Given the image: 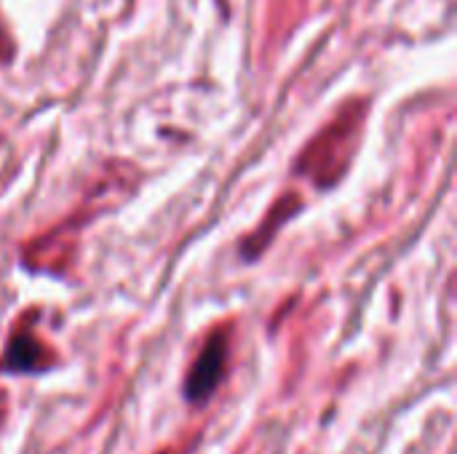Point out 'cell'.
<instances>
[{
	"label": "cell",
	"mask_w": 457,
	"mask_h": 454,
	"mask_svg": "<svg viewBox=\"0 0 457 454\" xmlns=\"http://www.w3.org/2000/svg\"><path fill=\"white\" fill-rule=\"evenodd\" d=\"M359 126H361V107H353L337 123L324 128V134L313 142V147L305 150L303 163L311 166V171H319V174H327L335 163L345 166V161H348L345 155L351 153V142L359 134Z\"/></svg>",
	"instance_id": "obj_2"
},
{
	"label": "cell",
	"mask_w": 457,
	"mask_h": 454,
	"mask_svg": "<svg viewBox=\"0 0 457 454\" xmlns=\"http://www.w3.org/2000/svg\"><path fill=\"white\" fill-rule=\"evenodd\" d=\"M3 361H5V369H11V372H32V369H43L40 364L48 361V351L43 348L40 340H35V334L19 332L8 343Z\"/></svg>",
	"instance_id": "obj_3"
},
{
	"label": "cell",
	"mask_w": 457,
	"mask_h": 454,
	"mask_svg": "<svg viewBox=\"0 0 457 454\" xmlns=\"http://www.w3.org/2000/svg\"><path fill=\"white\" fill-rule=\"evenodd\" d=\"M228 353H230L228 329H220L206 340L204 351L195 356V361H193V367L187 372V380H185L187 401L201 404L220 388V383L225 377V369H228Z\"/></svg>",
	"instance_id": "obj_1"
}]
</instances>
